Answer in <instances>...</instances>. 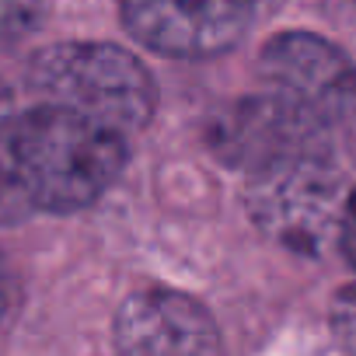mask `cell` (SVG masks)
<instances>
[{"label": "cell", "mask_w": 356, "mask_h": 356, "mask_svg": "<svg viewBox=\"0 0 356 356\" xmlns=\"http://www.w3.org/2000/svg\"><path fill=\"white\" fill-rule=\"evenodd\" d=\"M280 4H283V0H255V11H273Z\"/></svg>", "instance_id": "13"}, {"label": "cell", "mask_w": 356, "mask_h": 356, "mask_svg": "<svg viewBox=\"0 0 356 356\" xmlns=\"http://www.w3.org/2000/svg\"><path fill=\"white\" fill-rule=\"evenodd\" d=\"M29 88L42 105L88 115L115 133H136L154 119V74L115 42H56L29 60Z\"/></svg>", "instance_id": "2"}, {"label": "cell", "mask_w": 356, "mask_h": 356, "mask_svg": "<svg viewBox=\"0 0 356 356\" xmlns=\"http://www.w3.org/2000/svg\"><path fill=\"white\" fill-rule=\"evenodd\" d=\"M11 119L0 126V227H15V224H22L35 213L29 189L22 182L15 150H11Z\"/></svg>", "instance_id": "7"}, {"label": "cell", "mask_w": 356, "mask_h": 356, "mask_svg": "<svg viewBox=\"0 0 356 356\" xmlns=\"http://www.w3.org/2000/svg\"><path fill=\"white\" fill-rule=\"evenodd\" d=\"M11 115H15V98H11V88L0 81V126H4Z\"/></svg>", "instance_id": "12"}, {"label": "cell", "mask_w": 356, "mask_h": 356, "mask_svg": "<svg viewBox=\"0 0 356 356\" xmlns=\"http://www.w3.org/2000/svg\"><path fill=\"white\" fill-rule=\"evenodd\" d=\"M11 304H15V276H11V266H8V259L0 255V321L8 318Z\"/></svg>", "instance_id": "11"}, {"label": "cell", "mask_w": 356, "mask_h": 356, "mask_svg": "<svg viewBox=\"0 0 356 356\" xmlns=\"http://www.w3.org/2000/svg\"><path fill=\"white\" fill-rule=\"evenodd\" d=\"M346 196V175L325 147L280 154L252 168L245 182V210L252 224L269 241L300 255H318L335 241Z\"/></svg>", "instance_id": "3"}, {"label": "cell", "mask_w": 356, "mask_h": 356, "mask_svg": "<svg viewBox=\"0 0 356 356\" xmlns=\"http://www.w3.org/2000/svg\"><path fill=\"white\" fill-rule=\"evenodd\" d=\"M262 95L311 133L356 115V63L314 32H280L259 53Z\"/></svg>", "instance_id": "4"}, {"label": "cell", "mask_w": 356, "mask_h": 356, "mask_svg": "<svg viewBox=\"0 0 356 356\" xmlns=\"http://www.w3.org/2000/svg\"><path fill=\"white\" fill-rule=\"evenodd\" d=\"M353 4H356V0H353Z\"/></svg>", "instance_id": "14"}, {"label": "cell", "mask_w": 356, "mask_h": 356, "mask_svg": "<svg viewBox=\"0 0 356 356\" xmlns=\"http://www.w3.org/2000/svg\"><path fill=\"white\" fill-rule=\"evenodd\" d=\"M119 356H227L224 335L203 300L171 286L129 293L115 314Z\"/></svg>", "instance_id": "6"}, {"label": "cell", "mask_w": 356, "mask_h": 356, "mask_svg": "<svg viewBox=\"0 0 356 356\" xmlns=\"http://www.w3.org/2000/svg\"><path fill=\"white\" fill-rule=\"evenodd\" d=\"M332 328H335V339L356 356V283H353V286H342V290L335 293Z\"/></svg>", "instance_id": "9"}, {"label": "cell", "mask_w": 356, "mask_h": 356, "mask_svg": "<svg viewBox=\"0 0 356 356\" xmlns=\"http://www.w3.org/2000/svg\"><path fill=\"white\" fill-rule=\"evenodd\" d=\"M126 32L168 60L231 53L255 22V0H122Z\"/></svg>", "instance_id": "5"}, {"label": "cell", "mask_w": 356, "mask_h": 356, "mask_svg": "<svg viewBox=\"0 0 356 356\" xmlns=\"http://www.w3.org/2000/svg\"><path fill=\"white\" fill-rule=\"evenodd\" d=\"M11 150L35 213H77L95 207L129 161L122 133L60 105H35L15 115Z\"/></svg>", "instance_id": "1"}, {"label": "cell", "mask_w": 356, "mask_h": 356, "mask_svg": "<svg viewBox=\"0 0 356 356\" xmlns=\"http://www.w3.org/2000/svg\"><path fill=\"white\" fill-rule=\"evenodd\" d=\"M346 262L356 269V189H349L346 196V207H342V217H339V234H335Z\"/></svg>", "instance_id": "10"}, {"label": "cell", "mask_w": 356, "mask_h": 356, "mask_svg": "<svg viewBox=\"0 0 356 356\" xmlns=\"http://www.w3.org/2000/svg\"><path fill=\"white\" fill-rule=\"evenodd\" d=\"M46 18V0H0V39H25Z\"/></svg>", "instance_id": "8"}]
</instances>
